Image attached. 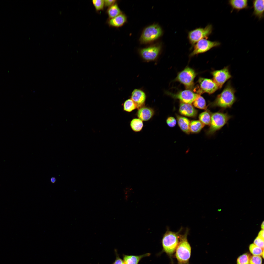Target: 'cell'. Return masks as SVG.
<instances>
[{"label":"cell","mask_w":264,"mask_h":264,"mask_svg":"<svg viewBox=\"0 0 264 264\" xmlns=\"http://www.w3.org/2000/svg\"><path fill=\"white\" fill-rule=\"evenodd\" d=\"M235 90L229 82L224 89L218 95L214 101L211 103L212 107H219L225 109L231 107L236 100Z\"/></svg>","instance_id":"obj_1"},{"label":"cell","mask_w":264,"mask_h":264,"mask_svg":"<svg viewBox=\"0 0 264 264\" xmlns=\"http://www.w3.org/2000/svg\"><path fill=\"white\" fill-rule=\"evenodd\" d=\"M188 231L180 236L179 242L175 253V256L177 261V264H189L191 247L187 239Z\"/></svg>","instance_id":"obj_2"},{"label":"cell","mask_w":264,"mask_h":264,"mask_svg":"<svg viewBox=\"0 0 264 264\" xmlns=\"http://www.w3.org/2000/svg\"><path fill=\"white\" fill-rule=\"evenodd\" d=\"M180 231L174 232L168 230L164 234L162 238V251L166 254L171 260L179 242Z\"/></svg>","instance_id":"obj_3"},{"label":"cell","mask_w":264,"mask_h":264,"mask_svg":"<svg viewBox=\"0 0 264 264\" xmlns=\"http://www.w3.org/2000/svg\"><path fill=\"white\" fill-rule=\"evenodd\" d=\"M231 116L227 113L217 112L212 114L210 127L207 132L208 135H212L221 128L228 122Z\"/></svg>","instance_id":"obj_4"},{"label":"cell","mask_w":264,"mask_h":264,"mask_svg":"<svg viewBox=\"0 0 264 264\" xmlns=\"http://www.w3.org/2000/svg\"><path fill=\"white\" fill-rule=\"evenodd\" d=\"M161 27L157 24H154L146 28L143 30L140 39L141 43L147 44L158 39L162 35Z\"/></svg>","instance_id":"obj_5"},{"label":"cell","mask_w":264,"mask_h":264,"mask_svg":"<svg viewBox=\"0 0 264 264\" xmlns=\"http://www.w3.org/2000/svg\"><path fill=\"white\" fill-rule=\"evenodd\" d=\"M212 30V25L209 24L204 28H197L190 31L188 35L189 43L193 45L201 40L207 39L211 33Z\"/></svg>","instance_id":"obj_6"},{"label":"cell","mask_w":264,"mask_h":264,"mask_svg":"<svg viewBox=\"0 0 264 264\" xmlns=\"http://www.w3.org/2000/svg\"><path fill=\"white\" fill-rule=\"evenodd\" d=\"M196 75L193 69L187 67L178 73L175 80L183 84L187 89H191L193 87Z\"/></svg>","instance_id":"obj_7"},{"label":"cell","mask_w":264,"mask_h":264,"mask_svg":"<svg viewBox=\"0 0 264 264\" xmlns=\"http://www.w3.org/2000/svg\"><path fill=\"white\" fill-rule=\"evenodd\" d=\"M221 43L218 41H212L204 39L198 41L194 45L193 50L190 54L191 57L205 53L214 47L220 45Z\"/></svg>","instance_id":"obj_8"},{"label":"cell","mask_w":264,"mask_h":264,"mask_svg":"<svg viewBox=\"0 0 264 264\" xmlns=\"http://www.w3.org/2000/svg\"><path fill=\"white\" fill-rule=\"evenodd\" d=\"M161 49L160 45H153L141 49L139 54L144 61L150 62L154 61L157 58Z\"/></svg>","instance_id":"obj_9"},{"label":"cell","mask_w":264,"mask_h":264,"mask_svg":"<svg viewBox=\"0 0 264 264\" xmlns=\"http://www.w3.org/2000/svg\"><path fill=\"white\" fill-rule=\"evenodd\" d=\"M213 80L220 89L224 83L231 78V75L228 67H225L223 69L214 70L211 72Z\"/></svg>","instance_id":"obj_10"},{"label":"cell","mask_w":264,"mask_h":264,"mask_svg":"<svg viewBox=\"0 0 264 264\" xmlns=\"http://www.w3.org/2000/svg\"><path fill=\"white\" fill-rule=\"evenodd\" d=\"M199 85L198 93H206L212 94L219 89V88L213 80L212 79L200 78L198 81Z\"/></svg>","instance_id":"obj_11"},{"label":"cell","mask_w":264,"mask_h":264,"mask_svg":"<svg viewBox=\"0 0 264 264\" xmlns=\"http://www.w3.org/2000/svg\"><path fill=\"white\" fill-rule=\"evenodd\" d=\"M172 97L180 100L182 103L191 104L193 102L199 94L189 90L180 91L176 94L168 93Z\"/></svg>","instance_id":"obj_12"},{"label":"cell","mask_w":264,"mask_h":264,"mask_svg":"<svg viewBox=\"0 0 264 264\" xmlns=\"http://www.w3.org/2000/svg\"><path fill=\"white\" fill-rule=\"evenodd\" d=\"M146 96L145 92L142 90L135 89L132 92L131 99L136 105L138 109L143 106L146 99Z\"/></svg>","instance_id":"obj_13"},{"label":"cell","mask_w":264,"mask_h":264,"mask_svg":"<svg viewBox=\"0 0 264 264\" xmlns=\"http://www.w3.org/2000/svg\"><path fill=\"white\" fill-rule=\"evenodd\" d=\"M264 0L253 1V11L252 15L257 18L259 20L262 19L264 17Z\"/></svg>","instance_id":"obj_14"},{"label":"cell","mask_w":264,"mask_h":264,"mask_svg":"<svg viewBox=\"0 0 264 264\" xmlns=\"http://www.w3.org/2000/svg\"><path fill=\"white\" fill-rule=\"evenodd\" d=\"M179 111L182 115L189 117H194L197 113V110L191 104L182 102L180 103Z\"/></svg>","instance_id":"obj_15"},{"label":"cell","mask_w":264,"mask_h":264,"mask_svg":"<svg viewBox=\"0 0 264 264\" xmlns=\"http://www.w3.org/2000/svg\"><path fill=\"white\" fill-rule=\"evenodd\" d=\"M154 112L151 108L143 106L139 109L137 115L142 121H147L150 119L154 115Z\"/></svg>","instance_id":"obj_16"},{"label":"cell","mask_w":264,"mask_h":264,"mask_svg":"<svg viewBox=\"0 0 264 264\" xmlns=\"http://www.w3.org/2000/svg\"><path fill=\"white\" fill-rule=\"evenodd\" d=\"M127 21L125 15L122 13L113 18L109 19L107 23L110 26L119 27L123 26Z\"/></svg>","instance_id":"obj_17"},{"label":"cell","mask_w":264,"mask_h":264,"mask_svg":"<svg viewBox=\"0 0 264 264\" xmlns=\"http://www.w3.org/2000/svg\"><path fill=\"white\" fill-rule=\"evenodd\" d=\"M248 2L247 0H230L228 1V4L232 8L231 12L234 10L238 12L241 10L248 8Z\"/></svg>","instance_id":"obj_18"},{"label":"cell","mask_w":264,"mask_h":264,"mask_svg":"<svg viewBox=\"0 0 264 264\" xmlns=\"http://www.w3.org/2000/svg\"><path fill=\"white\" fill-rule=\"evenodd\" d=\"M151 254L147 253L138 255L123 254V260L125 264H138L143 258L150 256Z\"/></svg>","instance_id":"obj_19"},{"label":"cell","mask_w":264,"mask_h":264,"mask_svg":"<svg viewBox=\"0 0 264 264\" xmlns=\"http://www.w3.org/2000/svg\"><path fill=\"white\" fill-rule=\"evenodd\" d=\"M178 124L181 130L185 133H190V121L187 118L178 116L177 117Z\"/></svg>","instance_id":"obj_20"},{"label":"cell","mask_w":264,"mask_h":264,"mask_svg":"<svg viewBox=\"0 0 264 264\" xmlns=\"http://www.w3.org/2000/svg\"><path fill=\"white\" fill-rule=\"evenodd\" d=\"M107 13L109 19L114 17L122 13L118 5L116 3L108 8Z\"/></svg>","instance_id":"obj_21"},{"label":"cell","mask_w":264,"mask_h":264,"mask_svg":"<svg viewBox=\"0 0 264 264\" xmlns=\"http://www.w3.org/2000/svg\"><path fill=\"white\" fill-rule=\"evenodd\" d=\"M204 126L205 125L200 121H192L190 124V132L193 133H198L201 130Z\"/></svg>","instance_id":"obj_22"},{"label":"cell","mask_w":264,"mask_h":264,"mask_svg":"<svg viewBox=\"0 0 264 264\" xmlns=\"http://www.w3.org/2000/svg\"><path fill=\"white\" fill-rule=\"evenodd\" d=\"M142 121L139 118H135L131 121L130 126L132 129L135 132L140 131L143 126Z\"/></svg>","instance_id":"obj_23"},{"label":"cell","mask_w":264,"mask_h":264,"mask_svg":"<svg viewBox=\"0 0 264 264\" xmlns=\"http://www.w3.org/2000/svg\"><path fill=\"white\" fill-rule=\"evenodd\" d=\"M211 116L209 112L206 111L201 113L199 115V117L200 121L205 125H210Z\"/></svg>","instance_id":"obj_24"},{"label":"cell","mask_w":264,"mask_h":264,"mask_svg":"<svg viewBox=\"0 0 264 264\" xmlns=\"http://www.w3.org/2000/svg\"><path fill=\"white\" fill-rule=\"evenodd\" d=\"M193 104L195 107L202 109L206 110V103L204 98L199 95L193 102Z\"/></svg>","instance_id":"obj_25"},{"label":"cell","mask_w":264,"mask_h":264,"mask_svg":"<svg viewBox=\"0 0 264 264\" xmlns=\"http://www.w3.org/2000/svg\"><path fill=\"white\" fill-rule=\"evenodd\" d=\"M136 108V105L131 99L127 100L123 103V110L126 112H131Z\"/></svg>","instance_id":"obj_26"},{"label":"cell","mask_w":264,"mask_h":264,"mask_svg":"<svg viewBox=\"0 0 264 264\" xmlns=\"http://www.w3.org/2000/svg\"><path fill=\"white\" fill-rule=\"evenodd\" d=\"M249 248L250 252L253 255L261 256L264 251V249L257 246L254 244H251Z\"/></svg>","instance_id":"obj_27"},{"label":"cell","mask_w":264,"mask_h":264,"mask_svg":"<svg viewBox=\"0 0 264 264\" xmlns=\"http://www.w3.org/2000/svg\"><path fill=\"white\" fill-rule=\"evenodd\" d=\"M250 257L247 253L244 254L239 256L237 260V264H249Z\"/></svg>","instance_id":"obj_28"},{"label":"cell","mask_w":264,"mask_h":264,"mask_svg":"<svg viewBox=\"0 0 264 264\" xmlns=\"http://www.w3.org/2000/svg\"><path fill=\"white\" fill-rule=\"evenodd\" d=\"M92 2L97 11L103 10L105 7L104 1L103 0H92Z\"/></svg>","instance_id":"obj_29"},{"label":"cell","mask_w":264,"mask_h":264,"mask_svg":"<svg viewBox=\"0 0 264 264\" xmlns=\"http://www.w3.org/2000/svg\"><path fill=\"white\" fill-rule=\"evenodd\" d=\"M261 257L259 256L253 255L250 257L249 264H262Z\"/></svg>","instance_id":"obj_30"},{"label":"cell","mask_w":264,"mask_h":264,"mask_svg":"<svg viewBox=\"0 0 264 264\" xmlns=\"http://www.w3.org/2000/svg\"><path fill=\"white\" fill-rule=\"evenodd\" d=\"M254 244L262 249L264 248V239L258 236L255 238L254 241Z\"/></svg>","instance_id":"obj_31"},{"label":"cell","mask_w":264,"mask_h":264,"mask_svg":"<svg viewBox=\"0 0 264 264\" xmlns=\"http://www.w3.org/2000/svg\"><path fill=\"white\" fill-rule=\"evenodd\" d=\"M166 122L167 124L169 127H173L176 125V121L175 118L172 117H170L167 119Z\"/></svg>","instance_id":"obj_32"},{"label":"cell","mask_w":264,"mask_h":264,"mask_svg":"<svg viewBox=\"0 0 264 264\" xmlns=\"http://www.w3.org/2000/svg\"><path fill=\"white\" fill-rule=\"evenodd\" d=\"M104 1L105 7L108 8L115 3L116 1V0H105Z\"/></svg>","instance_id":"obj_33"},{"label":"cell","mask_w":264,"mask_h":264,"mask_svg":"<svg viewBox=\"0 0 264 264\" xmlns=\"http://www.w3.org/2000/svg\"><path fill=\"white\" fill-rule=\"evenodd\" d=\"M264 230L262 229L259 232L258 236L264 239Z\"/></svg>","instance_id":"obj_34"},{"label":"cell","mask_w":264,"mask_h":264,"mask_svg":"<svg viewBox=\"0 0 264 264\" xmlns=\"http://www.w3.org/2000/svg\"><path fill=\"white\" fill-rule=\"evenodd\" d=\"M50 181L51 183H54L56 182V179L54 177H52L50 178Z\"/></svg>","instance_id":"obj_35"},{"label":"cell","mask_w":264,"mask_h":264,"mask_svg":"<svg viewBox=\"0 0 264 264\" xmlns=\"http://www.w3.org/2000/svg\"><path fill=\"white\" fill-rule=\"evenodd\" d=\"M261 228L262 229H264V221H263L261 225Z\"/></svg>","instance_id":"obj_36"}]
</instances>
